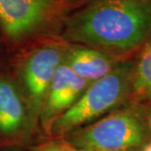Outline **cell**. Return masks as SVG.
<instances>
[{"instance_id":"obj_7","label":"cell","mask_w":151,"mask_h":151,"mask_svg":"<svg viewBox=\"0 0 151 151\" xmlns=\"http://www.w3.org/2000/svg\"><path fill=\"white\" fill-rule=\"evenodd\" d=\"M65 64L76 75L89 82L103 78L116 65L114 60L108 55L85 47L70 49L65 55Z\"/></svg>"},{"instance_id":"obj_9","label":"cell","mask_w":151,"mask_h":151,"mask_svg":"<svg viewBox=\"0 0 151 151\" xmlns=\"http://www.w3.org/2000/svg\"><path fill=\"white\" fill-rule=\"evenodd\" d=\"M131 85L138 99L151 101V40L145 45L137 65L133 68Z\"/></svg>"},{"instance_id":"obj_4","label":"cell","mask_w":151,"mask_h":151,"mask_svg":"<svg viewBox=\"0 0 151 151\" xmlns=\"http://www.w3.org/2000/svg\"><path fill=\"white\" fill-rule=\"evenodd\" d=\"M57 0H0V23L13 39L37 30L54 10Z\"/></svg>"},{"instance_id":"obj_8","label":"cell","mask_w":151,"mask_h":151,"mask_svg":"<svg viewBox=\"0 0 151 151\" xmlns=\"http://www.w3.org/2000/svg\"><path fill=\"white\" fill-rule=\"evenodd\" d=\"M24 119V108L19 94L9 81L0 79V131H16Z\"/></svg>"},{"instance_id":"obj_3","label":"cell","mask_w":151,"mask_h":151,"mask_svg":"<svg viewBox=\"0 0 151 151\" xmlns=\"http://www.w3.org/2000/svg\"><path fill=\"white\" fill-rule=\"evenodd\" d=\"M148 137V126L138 109L112 113L85 129L75 132L70 143L81 151H128Z\"/></svg>"},{"instance_id":"obj_12","label":"cell","mask_w":151,"mask_h":151,"mask_svg":"<svg viewBox=\"0 0 151 151\" xmlns=\"http://www.w3.org/2000/svg\"><path fill=\"white\" fill-rule=\"evenodd\" d=\"M144 151H151V145L147 146V147L145 148V150Z\"/></svg>"},{"instance_id":"obj_6","label":"cell","mask_w":151,"mask_h":151,"mask_svg":"<svg viewBox=\"0 0 151 151\" xmlns=\"http://www.w3.org/2000/svg\"><path fill=\"white\" fill-rule=\"evenodd\" d=\"M89 86V81L80 77L65 63L55 73L45 97L44 117L51 122L78 100Z\"/></svg>"},{"instance_id":"obj_13","label":"cell","mask_w":151,"mask_h":151,"mask_svg":"<svg viewBox=\"0 0 151 151\" xmlns=\"http://www.w3.org/2000/svg\"><path fill=\"white\" fill-rule=\"evenodd\" d=\"M86 151H92V150H86Z\"/></svg>"},{"instance_id":"obj_11","label":"cell","mask_w":151,"mask_h":151,"mask_svg":"<svg viewBox=\"0 0 151 151\" xmlns=\"http://www.w3.org/2000/svg\"><path fill=\"white\" fill-rule=\"evenodd\" d=\"M148 123H149V125H150V128L151 129V112L150 113V115H149V119H148Z\"/></svg>"},{"instance_id":"obj_1","label":"cell","mask_w":151,"mask_h":151,"mask_svg":"<svg viewBox=\"0 0 151 151\" xmlns=\"http://www.w3.org/2000/svg\"><path fill=\"white\" fill-rule=\"evenodd\" d=\"M151 34V0H99L70 18L66 40L129 50Z\"/></svg>"},{"instance_id":"obj_5","label":"cell","mask_w":151,"mask_h":151,"mask_svg":"<svg viewBox=\"0 0 151 151\" xmlns=\"http://www.w3.org/2000/svg\"><path fill=\"white\" fill-rule=\"evenodd\" d=\"M58 47L45 46L35 50L24 66V81L35 111L42 106L55 71L61 64Z\"/></svg>"},{"instance_id":"obj_2","label":"cell","mask_w":151,"mask_h":151,"mask_svg":"<svg viewBox=\"0 0 151 151\" xmlns=\"http://www.w3.org/2000/svg\"><path fill=\"white\" fill-rule=\"evenodd\" d=\"M133 64L116 65L103 78L92 82L68 110L52 121L51 130L62 134L96 119L122 101L131 84Z\"/></svg>"},{"instance_id":"obj_10","label":"cell","mask_w":151,"mask_h":151,"mask_svg":"<svg viewBox=\"0 0 151 151\" xmlns=\"http://www.w3.org/2000/svg\"><path fill=\"white\" fill-rule=\"evenodd\" d=\"M42 151H67L65 149L59 147V146H50L48 148L44 149Z\"/></svg>"}]
</instances>
